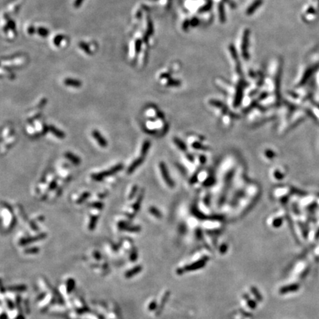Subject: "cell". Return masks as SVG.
I'll list each match as a JSON object with an SVG mask.
<instances>
[{"instance_id": "cell-7", "label": "cell", "mask_w": 319, "mask_h": 319, "mask_svg": "<svg viewBox=\"0 0 319 319\" xmlns=\"http://www.w3.org/2000/svg\"><path fill=\"white\" fill-rule=\"evenodd\" d=\"M160 168L161 173H162L163 179L165 180V181L166 182L167 184H168L169 186H172V185H173V182H172V180L170 179L166 165H165L163 163H160Z\"/></svg>"}, {"instance_id": "cell-23", "label": "cell", "mask_w": 319, "mask_h": 319, "mask_svg": "<svg viewBox=\"0 0 319 319\" xmlns=\"http://www.w3.org/2000/svg\"><path fill=\"white\" fill-rule=\"evenodd\" d=\"M138 187L137 185L133 186V188H132V191H131L130 194H129V200H132V199L134 198V197L136 195L137 191H138Z\"/></svg>"}, {"instance_id": "cell-2", "label": "cell", "mask_w": 319, "mask_h": 319, "mask_svg": "<svg viewBox=\"0 0 319 319\" xmlns=\"http://www.w3.org/2000/svg\"><path fill=\"white\" fill-rule=\"evenodd\" d=\"M123 165L122 163H119V164L115 165L114 167L110 168V169L104 171V172H100V173H96L92 174V179L93 180L95 181H101L104 179L105 177H107L109 176L113 175V174L118 173V172L123 169Z\"/></svg>"}, {"instance_id": "cell-12", "label": "cell", "mask_w": 319, "mask_h": 319, "mask_svg": "<svg viewBox=\"0 0 319 319\" xmlns=\"http://www.w3.org/2000/svg\"><path fill=\"white\" fill-rule=\"evenodd\" d=\"M35 33L42 38H45L49 34V30L48 28L43 27V26H39V27L35 28Z\"/></svg>"}, {"instance_id": "cell-22", "label": "cell", "mask_w": 319, "mask_h": 319, "mask_svg": "<svg viewBox=\"0 0 319 319\" xmlns=\"http://www.w3.org/2000/svg\"><path fill=\"white\" fill-rule=\"evenodd\" d=\"M149 211H150V213H151V214L154 215V216H155V217H161L160 212L156 208L153 207V206H151V207L149 208Z\"/></svg>"}, {"instance_id": "cell-15", "label": "cell", "mask_w": 319, "mask_h": 319, "mask_svg": "<svg viewBox=\"0 0 319 319\" xmlns=\"http://www.w3.org/2000/svg\"><path fill=\"white\" fill-rule=\"evenodd\" d=\"M262 0H256V1H255L254 2H253L250 7H249V8L247 9L246 14L247 15L252 14L254 12V11L256 10L259 7V5H262Z\"/></svg>"}, {"instance_id": "cell-1", "label": "cell", "mask_w": 319, "mask_h": 319, "mask_svg": "<svg viewBox=\"0 0 319 319\" xmlns=\"http://www.w3.org/2000/svg\"><path fill=\"white\" fill-rule=\"evenodd\" d=\"M2 31L9 39H14L16 36L15 22L8 17L7 14L2 16Z\"/></svg>"}, {"instance_id": "cell-4", "label": "cell", "mask_w": 319, "mask_h": 319, "mask_svg": "<svg viewBox=\"0 0 319 319\" xmlns=\"http://www.w3.org/2000/svg\"><path fill=\"white\" fill-rule=\"evenodd\" d=\"M78 48L87 56L93 55L95 52V49L97 48L95 42H81L78 43Z\"/></svg>"}, {"instance_id": "cell-14", "label": "cell", "mask_w": 319, "mask_h": 319, "mask_svg": "<svg viewBox=\"0 0 319 319\" xmlns=\"http://www.w3.org/2000/svg\"><path fill=\"white\" fill-rule=\"evenodd\" d=\"M143 190H142L141 191H140V194L138 195V198H137L136 202H135L134 205H132V208H133V209H134L135 213H136L137 212L139 211V209H140V204H141V202L143 200Z\"/></svg>"}, {"instance_id": "cell-16", "label": "cell", "mask_w": 319, "mask_h": 319, "mask_svg": "<svg viewBox=\"0 0 319 319\" xmlns=\"http://www.w3.org/2000/svg\"><path fill=\"white\" fill-rule=\"evenodd\" d=\"M150 145H151V143H150L149 140H146V141L143 143V146H142V149H141V156L142 157L145 156V155H146V153L148 152V151H149V149L150 148Z\"/></svg>"}, {"instance_id": "cell-6", "label": "cell", "mask_w": 319, "mask_h": 319, "mask_svg": "<svg viewBox=\"0 0 319 319\" xmlns=\"http://www.w3.org/2000/svg\"><path fill=\"white\" fill-rule=\"evenodd\" d=\"M243 42L242 44V54L244 58L247 60V57H248V53H247V45H248V42H249V32L245 31V34H244L243 37Z\"/></svg>"}, {"instance_id": "cell-5", "label": "cell", "mask_w": 319, "mask_h": 319, "mask_svg": "<svg viewBox=\"0 0 319 319\" xmlns=\"http://www.w3.org/2000/svg\"><path fill=\"white\" fill-rule=\"evenodd\" d=\"M92 134H93V138L96 140L97 143H98L99 145L101 146V147L104 148V147H106V146H107V145H108L107 140H106V139L103 137L102 135H101V133L98 132V131L93 130Z\"/></svg>"}, {"instance_id": "cell-25", "label": "cell", "mask_w": 319, "mask_h": 319, "mask_svg": "<svg viewBox=\"0 0 319 319\" xmlns=\"http://www.w3.org/2000/svg\"><path fill=\"white\" fill-rule=\"evenodd\" d=\"M56 185H57V183H56V180H52L51 183H50V185H49V190L50 191L54 190V189L56 188Z\"/></svg>"}, {"instance_id": "cell-21", "label": "cell", "mask_w": 319, "mask_h": 319, "mask_svg": "<svg viewBox=\"0 0 319 319\" xmlns=\"http://www.w3.org/2000/svg\"><path fill=\"white\" fill-rule=\"evenodd\" d=\"M88 205L91 208H97V209H102L103 207H104V203L101 202H92V203H89Z\"/></svg>"}, {"instance_id": "cell-20", "label": "cell", "mask_w": 319, "mask_h": 319, "mask_svg": "<svg viewBox=\"0 0 319 319\" xmlns=\"http://www.w3.org/2000/svg\"><path fill=\"white\" fill-rule=\"evenodd\" d=\"M97 222V216H92L90 220H89V228L90 229V230H93V229L95 228V226H96Z\"/></svg>"}, {"instance_id": "cell-10", "label": "cell", "mask_w": 319, "mask_h": 319, "mask_svg": "<svg viewBox=\"0 0 319 319\" xmlns=\"http://www.w3.org/2000/svg\"><path fill=\"white\" fill-rule=\"evenodd\" d=\"M22 2V0H16L15 2H12L7 7V10L10 11V13L16 14V13H17L19 8L21 7Z\"/></svg>"}, {"instance_id": "cell-18", "label": "cell", "mask_w": 319, "mask_h": 319, "mask_svg": "<svg viewBox=\"0 0 319 319\" xmlns=\"http://www.w3.org/2000/svg\"><path fill=\"white\" fill-rule=\"evenodd\" d=\"M90 197V193H89V192H87V191H86V192L83 193V194H82L81 195L80 197L78 198V200H77L76 203H77V204H81V203H82V202L85 201V200H87V199L88 197Z\"/></svg>"}, {"instance_id": "cell-13", "label": "cell", "mask_w": 319, "mask_h": 319, "mask_svg": "<svg viewBox=\"0 0 319 319\" xmlns=\"http://www.w3.org/2000/svg\"><path fill=\"white\" fill-rule=\"evenodd\" d=\"M64 155L69 161H71V162H72V163H74V164L78 165L81 163L80 157H78V156H76V155H75L74 154H72V152L67 151V152L65 153Z\"/></svg>"}, {"instance_id": "cell-8", "label": "cell", "mask_w": 319, "mask_h": 319, "mask_svg": "<svg viewBox=\"0 0 319 319\" xmlns=\"http://www.w3.org/2000/svg\"><path fill=\"white\" fill-rule=\"evenodd\" d=\"M64 84L66 86H67V87H76V88L81 87L82 85L81 81H80L79 80L75 79V78H65V79L64 80Z\"/></svg>"}, {"instance_id": "cell-11", "label": "cell", "mask_w": 319, "mask_h": 319, "mask_svg": "<svg viewBox=\"0 0 319 319\" xmlns=\"http://www.w3.org/2000/svg\"><path fill=\"white\" fill-rule=\"evenodd\" d=\"M49 131H50L52 134H53L56 138L59 139H64L65 138L64 133L62 131L60 130V129L56 128L54 126H49Z\"/></svg>"}, {"instance_id": "cell-17", "label": "cell", "mask_w": 319, "mask_h": 319, "mask_svg": "<svg viewBox=\"0 0 319 319\" xmlns=\"http://www.w3.org/2000/svg\"><path fill=\"white\" fill-rule=\"evenodd\" d=\"M44 237H45V234H40V235L36 236H35V237L29 238V239H25L22 240V244H27V243H29L31 241H34V240L42 239H43V238H44Z\"/></svg>"}, {"instance_id": "cell-3", "label": "cell", "mask_w": 319, "mask_h": 319, "mask_svg": "<svg viewBox=\"0 0 319 319\" xmlns=\"http://www.w3.org/2000/svg\"><path fill=\"white\" fill-rule=\"evenodd\" d=\"M67 43H68V39L66 35L61 34H56L52 38V44L54 48H65Z\"/></svg>"}, {"instance_id": "cell-24", "label": "cell", "mask_w": 319, "mask_h": 319, "mask_svg": "<svg viewBox=\"0 0 319 319\" xmlns=\"http://www.w3.org/2000/svg\"><path fill=\"white\" fill-rule=\"evenodd\" d=\"M84 0H73L72 5L75 8H78V7H81V5H82V3L84 2Z\"/></svg>"}, {"instance_id": "cell-9", "label": "cell", "mask_w": 319, "mask_h": 319, "mask_svg": "<svg viewBox=\"0 0 319 319\" xmlns=\"http://www.w3.org/2000/svg\"><path fill=\"white\" fill-rule=\"evenodd\" d=\"M144 160V157H138V159H136L135 160L133 161L132 164L129 166V167L128 168V169H127V174H130L133 173V172H135V170L136 169V168H138V167L140 166L141 163L143 162Z\"/></svg>"}, {"instance_id": "cell-19", "label": "cell", "mask_w": 319, "mask_h": 319, "mask_svg": "<svg viewBox=\"0 0 319 319\" xmlns=\"http://www.w3.org/2000/svg\"><path fill=\"white\" fill-rule=\"evenodd\" d=\"M298 289V285L297 284H292L290 285V286L286 287V288L281 289V292H292V291H296Z\"/></svg>"}]
</instances>
